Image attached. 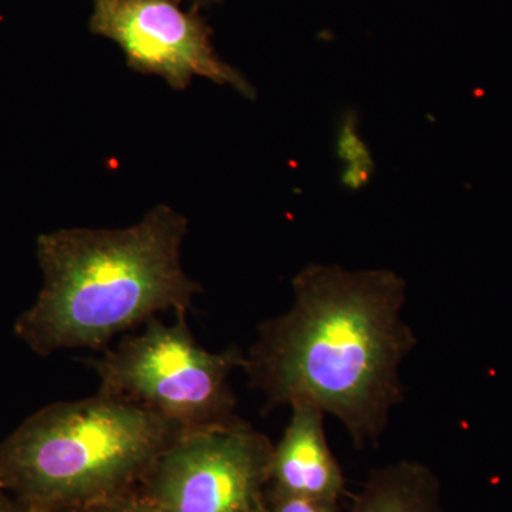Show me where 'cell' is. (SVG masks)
<instances>
[{"label": "cell", "instance_id": "cell-1", "mask_svg": "<svg viewBox=\"0 0 512 512\" xmlns=\"http://www.w3.org/2000/svg\"><path fill=\"white\" fill-rule=\"evenodd\" d=\"M292 289L291 308L264 320L244 353L249 387L265 413L311 404L356 447L377 443L404 400L400 367L417 345L402 316L406 281L389 269L311 264Z\"/></svg>", "mask_w": 512, "mask_h": 512}, {"label": "cell", "instance_id": "cell-2", "mask_svg": "<svg viewBox=\"0 0 512 512\" xmlns=\"http://www.w3.org/2000/svg\"><path fill=\"white\" fill-rule=\"evenodd\" d=\"M187 231L184 215L157 205L131 227L40 235L43 286L16 320V335L42 356L106 350L116 336L160 313H188L202 288L181 262Z\"/></svg>", "mask_w": 512, "mask_h": 512}, {"label": "cell", "instance_id": "cell-3", "mask_svg": "<svg viewBox=\"0 0 512 512\" xmlns=\"http://www.w3.org/2000/svg\"><path fill=\"white\" fill-rule=\"evenodd\" d=\"M178 427L94 394L30 416L0 444V483L23 512H59L137 490Z\"/></svg>", "mask_w": 512, "mask_h": 512}, {"label": "cell", "instance_id": "cell-4", "mask_svg": "<svg viewBox=\"0 0 512 512\" xmlns=\"http://www.w3.org/2000/svg\"><path fill=\"white\" fill-rule=\"evenodd\" d=\"M87 365L99 379V393L138 404L183 433L238 420L229 379L244 366V353L235 346L205 349L192 335L187 312L175 313L171 325L148 320L141 332Z\"/></svg>", "mask_w": 512, "mask_h": 512}, {"label": "cell", "instance_id": "cell-5", "mask_svg": "<svg viewBox=\"0 0 512 512\" xmlns=\"http://www.w3.org/2000/svg\"><path fill=\"white\" fill-rule=\"evenodd\" d=\"M274 444L241 420L185 431L141 481L154 512H256L265 500Z\"/></svg>", "mask_w": 512, "mask_h": 512}, {"label": "cell", "instance_id": "cell-6", "mask_svg": "<svg viewBox=\"0 0 512 512\" xmlns=\"http://www.w3.org/2000/svg\"><path fill=\"white\" fill-rule=\"evenodd\" d=\"M184 0H93L90 30L120 46L128 67L156 74L174 90L194 77L231 86L254 99L247 77L218 56L212 29L200 8L184 9Z\"/></svg>", "mask_w": 512, "mask_h": 512}, {"label": "cell", "instance_id": "cell-7", "mask_svg": "<svg viewBox=\"0 0 512 512\" xmlns=\"http://www.w3.org/2000/svg\"><path fill=\"white\" fill-rule=\"evenodd\" d=\"M325 416L311 404L291 406V420L272 450L268 493L339 504L346 481L326 439Z\"/></svg>", "mask_w": 512, "mask_h": 512}, {"label": "cell", "instance_id": "cell-8", "mask_svg": "<svg viewBox=\"0 0 512 512\" xmlns=\"http://www.w3.org/2000/svg\"><path fill=\"white\" fill-rule=\"evenodd\" d=\"M350 512H440L439 481L429 467L400 461L370 474Z\"/></svg>", "mask_w": 512, "mask_h": 512}, {"label": "cell", "instance_id": "cell-9", "mask_svg": "<svg viewBox=\"0 0 512 512\" xmlns=\"http://www.w3.org/2000/svg\"><path fill=\"white\" fill-rule=\"evenodd\" d=\"M338 156L343 163L342 183L353 191L362 190L375 174V161L359 133L355 113L343 117L338 131Z\"/></svg>", "mask_w": 512, "mask_h": 512}, {"label": "cell", "instance_id": "cell-10", "mask_svg": "<svg viewBox=\"0 0 512 512\" xmlns=\"http://www.w3.org/2000/svg\"><path fill=\"white\" fill-rule=\"evenodd\" d=\"M59 512H154L150 505L144 500L140 491L133 490L128 493L114 495V497L103 498L77 507L67 508Z\"/></svg>", "mask_w": 512, "mask_h": 512}, {"label": "cell", "instance_id": "cell-11", "mask_svg": "<svg viewBox=\"0 0 512 512\" xmlns=\"http://www.w3.org/2000/svg\"><path fill=\"white\" fill-rule=\"evenodd\" d=\"M266 510L268 512H338V505L306 500V498L286 497L265 493Z\"/></svg>", "mask_w": 512, "mask_h": 512}, {"label": "cell", "instance_id": "cell-12", "mask_svg": "<svg viewBox=\"0 0 512 512\" xmlns=\"http://www.w3.org/2000/svg\"><path fill=\"white\" fill-rule=\"evenodd\" d=\"M18 505L8 503L5 498L2 497V491H0V512H20Z\"/></svg>", "mask_w": 512, "mask_h": 512}, {"label": "cell", "instance_id": "cell-13", "mask_svg": "<svg viewBox=\"0 0 512 512\" xmlns=\"http://www.w3.org/2000/svg\"><path fill=\"white\" fill-rule=\"evenodd\" d=\"M192 5L197 6V8H204V6L215 5V3L221 2V0H190Z\"/></svg>", "mask_w": 512, "mask_h": 512}, {"label": "cell", "instance_id": "cell-14", "mask_svg": "<svg viewBox=\"0 0 512 512\" xmlns=\"http://www.w3.org/2000/svg\"><path fill=\"white\" fill-rule=\"evenodd\" d=\"M256 512H268V510H266L265 500L262 501V504L259 505L258 510H256Z\"/></svg>", "mask_w": 512, "mask_h": 512}, {"label": "cell", "instance_id": "cell-15", "mask_svg": "<svg viewBox=\"0 0 512 512\" xmlns=\"http://www.w3.org/2000/svg\"><path fill=\"white\" fill-rule=\"evenodd\" d=\"M0 491H3L2 483H0Z\"/></svg>", "mask_w": 512, "mask_h": 512}, {"label": "cell", "instance_id": "cell-16", "mask_svg": "<svg viewBox=\"0 0 512 512\" xmlns=\"http://www.w3.org/2000/svg\"><path fill=\"white\" fill-rule=\"evenodd\" d=\"M20 512H23V511H20Z\"/></svg>", "mask_w": 512, "mask_h": 512}]
</instances>
